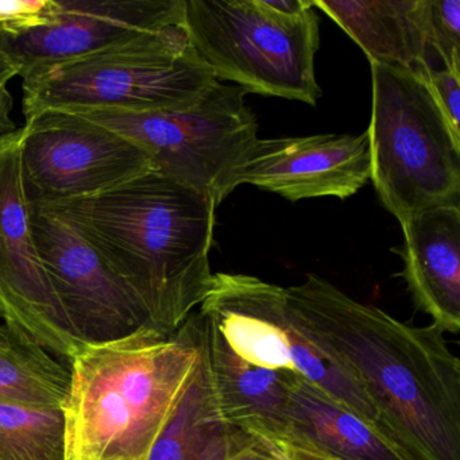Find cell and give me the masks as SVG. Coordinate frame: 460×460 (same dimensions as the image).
Masks as SVG:
<instances>
[{
	"instance_id": "cell-1",
	"label": "cell",
	"mask_w": 460,
	"mask_h": 460,
	"mask_svg": "<svg viewBox=\"0 0 460 460\" xmlns=\"http://www.w3.org/2000/svg\"><path fill=\"white\" fill-rule=\"evenodd\" d=\"M285 295L304 332L365 390L395 446L411 460H460V362L444 332L400 322L316 274Z\"/></svg>"
},
{
	"instance_id": "cell-2",
	"label": "cell",
	"mask_w": 460,
	"mask_h": 460,
	"mask_svg": "<svg viewBox=\"0 0 460 460\" xmlns=\"http://www.w3.org/2000/svg\"><path fill=\"white\" fill-rule=\"evenodd\" d=\"M31 207L68 226L125 285L147 327L163 335H174L211 290L217 204L157 172Z\"/></svg>"
},
{
	"instance_id": "cell-3",
	"label": "cell",
	"mask_w": 460,
	"mask_h": 460,
	"mask_svg": "<svg viewBox=\"0 0 460 460\" xmlns=\"http://www.w3.org/2000/svg\"><path fill=\"white\" fill-rule=\"evenodd\" d=\"M199 358L188 322L172 336L142 327L117 341L83 343L68 362L66 460H147Z\"/></svg>"
},
{
	"instance_id": "cell-4",
	"label": "cell",
	"mask_w": 460,
	"mask_h": 460,
	"mask_svg": "<svg viewBox=\"0 0 460 460\" xmlns=\"http://www.w3.org/2000/svg\"><path fill=\"white\" fill-rule=\"evenodd\" d=\"M20 76L26 120L45 111H182L200 103L217 83L184 26L34 66Z\"/></svg>"
},
{
	"instance_id": "cell-5",
	"label": "cell",
	"mask_w": 460,
	"mask_h": 460,
	"mask_svg": "<svg viewBox=\"0 0 460 460\" xmlns=\"http://www.w3.org/2000/svg\"><path fill=\"white\" fill-rule=\"evenodd\" d=\"M370 180L402 225L420 212L459 207L460 141L420 72L370 61Z\"/></svg>"
},
{
	"instance_id": "cell-6",
	"label": "cell",
	"mask_w": 460,
	"mask_h": 460,
	"mask_svg": "<svg viewBox=\"0 0 460 460\" xmlns=\"http://www.w3.org/2000/svg\"><path fill=\"white\" fill-rule=\"evenodd\" d=\"M184 28L217 82L314 107L322 98L314 75L320 48L314 7L284 15L266 0H185Z\"/></svg>"
},
{
	"instance_id": "cell-7",
	"label": "cell",
	"mask_w": 460,
	"mask_h": 460,
	"mask_svg": "<svg viewBox=\"0 0 460 460\" xmlns=\"http://www.w3.org/2000/svg\"><path fill=\"white\" fill-rule=\"evenodd\" d=\"M238 85L215 83L200 103L182 111H60L114 131L145 150L157 173L185 185L217 207L239 187L252 158L258 122Z\"/></svg>"
},
{
	"instance_id": "cell-8",
	"label": "cell",
	"mask_w": 460,
	"mask_h": 460,
	"mask_svg": "<svg viewBox=\"0 0 460 460\" xmlns=\"http://www.w3.org/2000/svg\"><path fill=\"white\" fill-rule=\"evenodd\" d=\"M199 312L242 359L298 374L382 432L365 390L296 322L285 288L247 274L217 273Z\"/></svg>"
},
{
	"instance_id": "cell-9",
	"label": "cell",
	"mask_w": 460,
	"mask_h": 460,
	"mask_svg": "<svg viewBox=\"0 0 460 460\" xmlns=\"http://www.w3.org/2000/svg\"><path fill=\"white\" fill-rule=\"evenodd\" d=\"M21 171L29 204L85 198L155 172L130 139L60 111L26 120Z\"/></svg>"
},
{
	"instance_id": "cell-10",
	"label": "cell",
	"mask_w": 460,
	"mask_h": 460,
	"mask_svg": "<svg viewBox=\"0 0 460 460\" xmlns=\"http://www.w3.org/2000/svg\"><path fill=\"white\" fill-rule=\"evenodd\" d=\"M23 137V128L0 137V316L69 362L82 343L56 298L31 233L21 171Z\"/></svg>"
},
{
	"instance_id": "cell-11",
	"label": "cell",
	"mask_w": 460,
	"mask_h": 460,
	"mask_svg": "<svg viewBox=\"0 0 460 460\" xmlns=\"http://www.w3.org/2000/svg\"><path fill=\"white\" fill-rule=\"evenodd\" d=\"M31 225L53 292L80 343L117 341L147 327L125 285L68 226L31 207Z\"/></svg>"
},
{
	"instance_id": "cell-12",
	"label": "cell",
	"mask_w": 460,
	"mask_h": 460,
	"mask_svg": "<svg viewBox=\"0 0 460 460\" xmlns=\"http://www.w3.org/2000/svg\"><path fill=\"white\" fill-rule=\"evenodd\" d=\"M185 0H55L52 21L0 48L20 68L101 52L144 34L184 26Z\"/></svg>"
},
{
	"instance_id": "cell-13",
	"label": "cell",
	"mask_w": 460,
	"mask_h": 460,
	"mask_svg": "<svg viewBox=\"0 0 460 460\" xmlns=\"http://www.w3.org/2000/svg\"><path fill=\"white\" fill-rule=\"evenodd\" d=\"M370 180L367 134H320L260 139L239 185L250 184L290 201L347 199Z\"/></svg>"
},
{
	"instance_id": "cell-14",
	"label": "cell",
	"mask_w": 460,
	"mask_h": 460,
	"mask_svg": "<svg viewBox=\"0 0 460 460\" xmlns=\"http://www.w3.org/2000/svg\"><path fill=\"white\" fill-rule=\"evenodd\" d=\"M188 322L206 357L223 420L250 435L282 440L288 428L290 387L298 374L258 367L242 359L200 312H193Z\"/></svg>"
},
{
	"instance_id": "cell-15",
	"label": "cell",
	"mask_w": 460,
	"mask_h": 460,
	"mask_svg": "<svg viewBox=\"0 0 460 460\" xmlns=\"http://www.w3.org/2000/svg\"><path fill=\"white\" fill-rule=\"evenodd\" d=\"M403 243L393 252L417 309L441 332L460 331V208L438 207L401 225Z\"/></svg>"
},
{
	"instance_id": "cell-16",
	"label": "cell",
	"mask_w": 460,
	"mask_h": 460,
	"mask_svg": "<svg viewBox=\"0 0 460 460\" xmlns=\"http://www.w3.org/2000/svg\"><path fill=\"white\" fill-rule=\"evenodd\" d=\"M367 56L368 61L420 71L430 66L429 0H312Z\"/></svg>"
},
{
	"instance_id": "cell-17",
	"label": "cell",
	"mask_w": 460,
	"mask_h": 460,
	"mask_svg": "<svg viewBox=\"0 0 460 460\" xmlns=\"http://www.w3.org/2000/svg\"><path fill=\"white\" fill-rule=\"evenodd\" d=\"M288 428L298 441L341 460H411L389 438L298 376L290 387Z\"/></svg>"
},
{
	"instance_id": "cell-18",
	"label": "cell",
	"mask_w": 460,
	"mask_h": 460,
	"mask_svg": "<svg viewBox=\"0 0 460 460\" xmlns=\"http://www.w3.org/2000/svg\"><path fill=\"white\" fill-rule=\"evenodd\" d=\"M196 344L200 358L195 376L176 413L153 444L147 460H227L255 440L246 430L223 420L206 357L198 341Z\"/></svg>"
},
{
	"instance_id": "cell-19",
	"label": "cell",
	"mask_w": 460,
	"mask_h": 460,
	"mask_svg": "<svg viewBox=\"0 0 460 460\" xmlns=\"http://www.w3.org/2000/svg\"><path fill=\"white\" fill-rule=\"evenodd\" d=\"M71 370L12 323L0 319V403L64 408Z\"/></svg>"
},
{
	"instance_id": "cell-20",
	"label": "cell",
	"mask_w": 460,
	"mask_h": 460,
	"mask_svg": "<svg viewBox=\"0 0 460 460\" xmlns=\"http://www.w3.org/2000/svg\"><path fill=\"white\" fill-rule=\"evenodd\" d=\"M0 460H66L64 409L0 403Z\"/></svg>"
},
{
	"instance_id": "cell-21",
	"label": "cell",
	"mask_w": 460,
	"mask_h": 460,
	"mask_svg": "<svg viewBox=\"0 0 460 460\" xmlns=\"http://www.w3.org/2000/svg\"><path fill=\"white\" fill-rule=\"evenodd\" d=\"M428 44L444 69L460 75V0H429Z\"/></svg>"
},
{
	"instance_id": "cell-22",
	"label": "cell",
	"mask_w": 460,
	"mask_h": 460,
	"mask_svg": "<svg viewBox=\"0 0 460 460\" xmlns=\"http://www.w3.org/2000/svg\"><path fill=\"white\" fill-rule=\"evenodd\" d=\"M55 0L0 2V42L13 41L52 21Z\"/></svg>"
},
{
	"instance_id": "cell-23",
	"label": "cell",
	"mask_w": 460,
	"mask_h": 460,
	"mask_svg": "<svg viewBox=\"0 0 460 460\" xmlns=\"http://www.w3.org/2000/svg\"><path fill=\"white\" fill-rule=\"evenodd\" d=\"M417 72H420L424 79L449 130L452 131L455 138L460 141V75L444 68L436 71L432 66H427Z\"/></svg>"
},
{
	"instance_id": "cell-24",
	"label": "cell",
	"mask_w": 460,
	"mask_h": 460,
	"mask_svg": "<svg viewBox=\"0 0 460 460\" xmlns=\"http://www.w3.org/2000/svg\"><path fill=\"white\" fill-rule=\"evenodd\" d=\"M7 84L9 83H0V137L14 133L20 128L12 117L14 110V96L10 93Z\"/></svg>"
},
{
	"instance_id": "cell-25",
	"label": "cell",
	"mask_w": 460,
	"mask_h": 460,
	"mask_svg": "<svg viewBox=\"0 0 460 460\" xmlns=\"http://www.w3.org/2000/svg\"><path fill=\"white\" fill-rule=\"evenodd\" d=\"M281 443L284 444L285 449L293 460H341L308 444L298 443V441H288V443L281 441Z\"/></svg>"
},
{
	"instance_id": "cell-26",
	"label": "cell",
	"mask_w": 460,
	"mask_h": 460,
	"mask_svg": "<svg viewBox=\"0 0 460 460\" xmlns=\"http://www.w3.org/2000/svg\"><path fill=\"white\" fill-rule=\"evenodd\" d=\"M227 460H274L271 455L263 448L262 444L260 443L258 438H255L249 446L236 451L235 454L231 455Z\"/></svg>"
},
{
	"instance_id": "cell-27",
	"label": "cell",
	"mask_w": 460,
	"mask_h": 460,
	"mask_svg": "<svg viewBox=\"0 0 460 460\" xmlns=\"http://www.w3.org/2000/svg\"><path fill=\"white\" fill-rule=\"evenodd\" d=\"M20 76V68L12 58L0 48V83H10Z\"/></svg>"
},
{
	"instance_id": "cell-28",
	"label": "cell",
	"mask_w": 460,
	"mask_h": 460,
	"mask_svg": "<svg viewBox=\"0 0 460 460\" xmlns=\"http://www.w3.org/2000/svg\"><path fill=\"white\" fill-rule=\"evenodd\" d=\"M254 438L260 440L263 448L271 455L274 460H293L292 456L288 454L281 441L274 440V438H262V436H254Z\"/></svg>"
},
{
	"instance_id": "cell-29",
	"label": "cell",
	"mask_w": 460,
	"mask_h": 460,
	"mask_svg": "<svg viewBox=\"0 0 460 460\" xmlns=\"http://www.w3.org/2000/svg\"><path fill=\"white\" fill-rule=\"evenodd\" d=\"M0 319H2V316H0Z\"/></svg>"
}]
</instances>
